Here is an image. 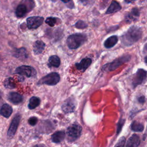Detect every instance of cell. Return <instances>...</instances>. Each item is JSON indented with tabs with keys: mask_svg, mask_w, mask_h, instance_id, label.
Returning a JSON list of instances; mask_svg holds the SVG:
<instances>
[{
	"mask_svg": "<svg viewBox=\"0 0 147 147\" xmlns=\"http://www.w3.org/2000/svg\"><path fill=\"white\" fill-rule=\"evenodd\" d=\"M142 34L141 28L137 26H132L121 36V42L126 47H130L141 38Z\"/></svg>",
	"mask_w": 147,
	"mask_h": 147,
	"instance_id": "6da1fadb",
	"label": "cell"
},
{
	"mask_svg": "<svg viewBox=\"0 0 147 147\" xmlns=\"http://www.w3.org/2000/svg\"><path fill=\"white\" fill-rule=\"evenodd\" d=\"M87 40V36L83 33H75L69 36L67 39L68 47L71 49H76L83 45Z\"/></svg>",
	"mask_w": 147,
	"mask_h": 147,
	"instance_id": "7a4b0ae2",
	"label": "cell"
},
{
	"mask_svg": "<svg viewBox=\"0 0 147 147\" xmlns=\"http://www.w3.org/2000/svg\"><path fill=\"white\" fill-rule=\"evenodd\" d=\"M131 59V56L129 55H125L122 56H121L117 59H116L113 61L106 64L104 65L102 68L103 71H112L117 68H118L119 66L124 64L125 63L128 62L130 61Z\"/></svg>",
	"mask_w": 147,
	"mask_h": 147,
	"instance_id": "3957f363",
	"label": "cell"
},
{
	"mask_svg": "<svg viewBox=\"0 0 147 147\" xmlns=\"http://www.w3.org/2000/svg\"><path fill=\"white\" fill-rule=\"evenodd\" d=\"M60 79V75L57 72L49 73L39 80L38 85L47 84L49 86H54L57 84Z\"/></svg>",
	"mask_w": 147,
	"mask_h": 147,
	"instance_id": "277c9868",
	"label": "cell"
},
{
	"mask_svg": "<svg viewBox=\"0 0 147 147\" xmlns=\"http://www.w3.org/2000/svg\"><path fill=\"white\" fill-rule=\"evenodd\" d=\"M15 73L21 76H25L28 78L36 76L37 72L36 69L32 66L23 65L16 69Z\"/></svg>",
	"mask_w": 147,
	"mask_h": 147,
	"instance_id": "5b68a950",
	"label": "cell"
},
{
	"mask_svg": "<svg viewBox=\"0 0 147 147\" xmlns=\"http://www.w3.org/2000/svg\"><path fill=\"white\" fill-rule=\"evenodd\" d=\"M44 21V18L40 16L29 17L26 19L27 26L30 29L38 28Z\"/></svg>",
	"mask_w": 147,
	"mask_h": 147,
	"instance_id": "8992f818",
	"label": "cell"
},
{
	"mask_svg": "<svg viewBox=\"0 0 147 147\" xmlns=\"http://www.w3.org/2000/svg\"><path fill=\"white\" fill-rule=\"evenodd\" d=\"M20 119L21 115L20 114H17L12 119L7 134V136L9 138H12L15 135L20 121Z\"/></svg>",
	"mask_w": 147,
	"mask_h": 147,
	"instance_id": "52a82bcc",
	"label": "cell"
},
{
	"mask_svg": "<svg viewBox=\"0 0 147 147\" xmlns=\"http://www.w3.org/2000/svg\"><path fill=\"white\" fill-rule=\"evenodd\" d=\"M81 132L82 127L79 125L74 124L68 128L67 134L69 138L72 140H74L80 136Z\"/></svg>",
	"mask_w": 147,
	"mask_h": 147,
	"instance_id": "ba28073f",
	"label": "cell"
},
{
	"mask_svg": "<svg viewBox=\"0 0 147 147\" xmlns=\"http://www.w3.org/2000/svg\"><path fill=\"white\" fill-rule=\"evenodd\" d=\"M146 78V71L142 68L138 69L135 74L133 79V86L135 87L141 84Z\"/></svg>",
	"mask_w": 147,
	"mask_h": 147,
	"instance_id": "9c48e42d",
	"label": "cell"
},
{
	"mask_svg": "<svg viewBox=\"0 0 147 147\" xmlns=\"http://www.w3.org/2000/svg\"><path fill=\"white\" fill-rule=\"evenodd\" d=\"M140 16V11L138 9L134 7L131 10V11L127 14L125 16V21L127 23H131L133 21L137 20Z\"/></svg>",
	"mask_w": 147,
	"mask_h": 147,
	"instance_id": "30bf717a",
	"label": "cell"
},
{
	"mask_svg": "<svg viewBox=\"0 0 147 147\" xmlns=\"http://www.w3.org/2000/svg\"><path fill=\"white\" fill-rule=\"evenodd\" d=\"M91 63L92 60L90 58L86 57L81 60V61L79 63H76L75 66L78 70L82 71V72H84L91 65Z\"/></svg>",
	"mask_w": 147,
	"mask_h": 147,
	"instance_id": "8fae6325",
	"label": "cell"
},
{
	"mask_svg": "<svg viewBox=\"0 0 147 147\" xmlns=\"http://www.w3.org/2000/svg\"><path fill=\"white\" fill-rule=\"evenodd\" d=\"M45 44L40 40H37L34 42L33 45V51L34 55H40L44 50Z\"/></svg>",
	"mask_w": 147,
	"mask_h": 147,
	"instance_id": "7c38bea8",
	"label": "cell"
},
{
	"mask_svg": "<svg viewBox=\"0 0 147 147\" xmlns=\"http://www.w3.org/2000/svg\"><path fill=\"white\" fill-rule=\"evenodd\" d=\"M7 98L10 102L15 105L21 103L23 99L21 95L16 92H10L8 95Z\"/></svg>",
	"mask_w": 147,
	"mask_h": 147,
	"instance_id": "4fadbf2b",
	"label": "cell"
},
{
	"mask_svg": "<svg viewBox=\"0 0 147 147\" xmlns=\"http://www.w3.org/2000/svg\"><path fill=\"white\" fill-rule=\"evenodd\" d=\"M12 107L8 104H3L0 110V114L5 118H9L12 114Z\"/></svg>",
	"mask_w": 147,
	"mask_h": 147,
	"instance_id": "5bb4252c",
	"label": "cell"
},
{
	"mask_svg": "<svg viewBox=\"0 0 147 147\" xmlns=\"http://www.w3.org/2000/svg\"><path fill=\"white\" fill-rule=\"evenodd\" d=\"M140 142L139 137L137 134L132 135L128 140L126 147H137Z\"/></svg>",
	"mask_w": 147,
	"mask_h": 147,
	"instance_id": "9a60e30c",
	"label": "cell"
},
{
	"mask_svg": "<svg viewBox=\"0 0 147 147\" xmlns=\"http://www.w3.org/2000/svg\"><path fill=\"white\" fill-rule=\"evenodd\" d=\"M121 9V6L120 4L116 1H113L108 7L106 14H111L114 13L115 12H117L119 11Z\"/></svg>",
	"mask_w": 147,
	"mask_h": 147,
	"instance_id": "2e32d148",
	"label": "cell"
},
{
	"mask_svg": "<svg viewBox=\"0 0 147 147\" xmlns=\"http://www.w3.org/2000/svg\"><path fill=\"white\" fill-rule=\"evenodd\" d=\"M118 38L117 36H111L108 37L104 42V47L106 48H111L113 47L118 42Z\"/></svg>",
	"mask_w": 147,
	"mask_h": 147,
	"instance_id": "e0dca14e",
	"label": "cell"
},
{
	"mask_svg": "<svg viewBox=\"0 0 147 147\" xmlns=\"http://www.w3.org/2000/svg\"><path fill=\"white\" fill-rule=\"evenodd\" d=\"M13 56L20 60H24L28 57L26 50L25 48H20L15 50Z\"/></svg>",
	"mask_w": 147,
	"mask_h": 147,
	"instance_id": "ac0fdd59",
	"label": "cell"
},
{
	"mask_svg": "<svg viewBox=\"0 0 147 147\" xmlns=\"http://www.w3.org/2000/svg\"><path fill=\"white\" fill-rule=\"evenodd\" d=\"M28 10L26 6L23 3H20L18 5L16 10V15L18 18H21L24 17L27 13Z\"/></svg>",
	"mask_w": 147,
	"mask_h": 147,
	"instance_id": "d6986e66",
	"label": "cell"
},
{
	"mask_svg": "<svg viewBox=\"0 0 147 147\" xmlns=\"http://www.w3.org/2000/svg\"><path fill=\"white\" fill-rule=\"evenodd\" d=\"M65 137V133L63 131H58L52 135L51 139L53 142L58 143L62 141Z\"/></svg>",
	"mask_w": 147,
	"mask_h": 147,
	"instance_id": "ffe728a7",
	"label": "cell"
},
{
	"mask_svg": "<svg viewBox=\"0 0 147 147\" xmlns=\"http://www.w3.org/2000/svg\"><path fill=\"white\" fill-rule=\"evenodd\" d=\"M49 64L51 66H53L54 67L57 68L60 65V59L56 55H53L49 57L48 59Z\"/></svg>",
	"mask_w": 147,
	"mask_h": 147,
	"instance_id": "44dd1931",
	"label": "cell"
},
{
	"mask_svg": "<svg viewBox=\"0 0 147 147\" xmlns=\"http://www.w3.org/2000/svg\"><path fill=\"white\" fill-rule=\"evenodd\" d=\"M40 103V99L39 98L36 96H32L29 102L28 108L29 109H34L37 107Z\"/></svg>",
	"mask_w": 147,
	"mask_h": 147,
	"instance_id": "7402d4cb",
	"label": "cell"
},
{
	"mask_svg": "<svg viewBox=\"0 0 147 147\" xmlns=\"http://www.w3.org/2000/svg\"><path fill=\"white\" fill-rule=\"evenodd\" d=\"M62 108L64 111L65 113H68L73 111L75 108V105L72 100H69L68 101H66L65 103L63 104Z\"/></svg>",
	"mask_w": 147,
	"mask_h": 147,
	"instance_id": "603a6c76",
	"label": "cell"
},
{
	"mask_svg": "<svg viewBox=\"0 0 147 147\" xmlns=\"http://www.w3.org/2000/svg\"><path fill=\"white\" fill-rule=\"evenodd\" d=\"M131 130L134 131L140 132L143 130L144 126L142 123L138 122L137 121H133L131 125Z\"/></svg>",
	"mask_w": 147,
	"mask_h": 147,
	"instance_id": "cb8c5ba5",
	"label": "cell"
},
{
	"mask_svg": "<svg viewBox=\"0 0 147 147\" xmlns=\"http://www.w3.org/2000/svg\"><path fill=\"white\" fill-rule=\"evenodd\" d=\"M3 86L9 89H13L16 87V84L14 82V80L13 78H7L5 79V80L3 82Z\"/></svg>",
	"mask_w": 147,
	"mask_h": 147,
	"instance_id": "d4e9b609",
	"label": "cell"
},
{
	"mask_svg": "<svg viewBox=\"0 0 147 147\" xmlns=\"http://www.w3.org/2000/svg\"><path fill=\"white\" fill-rule=\"evenodd\" d=\"M22 3L24 4L27 7L28 11L31 10L34 6V2L33 0H22Z\"/></svg>",
	"mask_w": 147,
	"mask_h": 147,
	"instance_id": "484cf974",
	"label": "cell"
},
{
	"mask_svg": "<svg viewBox=\"0 0 147 147\" xmlns=\"http://www.w3.org/2000/svg\"><path fill=\"white\" fill-rule=\"evenodd\" d=\"M45 23L47 24H48L49 26H53L57 22V18H55V17H48L45 21Z\"/></svg>",
	"mask_w": 147,
	"mask_h": 147,
	"instance_id": "4316f807",
	"label": "cell"
},
{
	"mask_svg": "<svg viewBox=\"0 0 147 147\" xmlns=\"http://www.w3.org/2000/svg\"><path fill=\"white\" fill-rule=\"evenodd\" d=\"M75 26L78 29H84L87 27V25L84 21L79 20L75 24Z\"/></svg>",
	"mask_w": 147,
	"mask_h": 147,
	"instance_id": "83f0119b",
	"label": "cell"
},
{
	"mask_svg": "<svg viewBox=\"0 0 147 147\" xmlns=\"http://www.w3.org/2000/svg\"><path fill=\"white\" fill-rule=\"evenodd\" d=\"M37 122V118L35 117H32L28 119V123L31 126H34Z\"/></svg>",
	"mask_w": 147,
	"mask_h": 147,
	"instance_id": "f1b7e54d",
	"label": "cell"
},
{
	"mask_svg": "<svg viewBox=\"0 0 147 147\" xmlns=\"http://www.w3.org/2000/svg\"><path fill=\"white\" fill-rule=\"evenodd\" d=\"M125 142V138L124 137H122L118 141V142L117 144L115 147H124Z\"/></svg>",
	"mask_w": 147,
	"mask_h": 147,
	"instance_id": "f546056e",
	"label": "cell"
},
{
	"mask_svg": "<svg viewBox=\"0 0 147 147\" xmlns=\"http://www.w3.org/2000/svg\"><path fill=\"white\" fill-rule=\"evenodd\" d=\"M123 121H120L119 122V126L118 127V133L119 132V131L121 130V128H122V126L123 125Z\"/></svg>",
	"mask_w": 147,
	"mask_h": 147,
	"instance_id": "4dcf8cb0",
	"label": "cell"
},
{
	"mask_svg": "<svg viewBox=\"0 0 147 147\" xmlns=\"http://www.w3.org/2000/svg\"><path fill=\"white\" fill-rule=\"evenodd\" d=\"M138 101L139 102L143 103L145 102V97L144 96H141L138 98Z\"/></svg>",
	"mask_w": 147,
	"mask_h": 147,
	"instance_id": "1f68e13d",
	"label": "cell"
},
{
	"mask_svg": "<svg viewBox=\"0 0 147 147\" xmlns=\"http://www.w3.org/2000/svg\"><path fill=\"white\" fill-rule=\"evenodd\" d=\"M136 0H125V2L126 3H130L134 1H135Z\"/></svg>",
	"mask_w": 147,
	"mask_h": 147,
	"instance_id": "d6a6232c",
	"label": "cell"
},
{
	"mask_svg": "<svg viewBox=\"0 0 147 147\" xmlns=\"http://www.w3.org/2000/svg\"><path fill=\"white\" fill-rule=\"evenodd\" d=\"M62 2H63L64 3H68L71 0H61Z\"/></svg>",
	"mask_w": 147,
	"mask_h": 147,
	"instance_id": "836d02e7",
	"label": "cell"
},
{
	"mask_svg": "<svg viewBox=\"0 0 147 147\" xmlns=\"http://www.w3.org/2000/svg\"><path fill=\"white\" fill-rule=\"evenodd\" d=\"M2 92L1 91V90H0V99L2 98Z\"/></svg>",
	"mask_w": 147,
	"mask_h": 147,
	"instance_id": "e575fe53",
	"label": "cell"
},
{
	"mask_svg": "<svg viewBox=\"0 0 147 147\" xmlns=\"http://www.w3.org/2000/svg\"><path fill=\"white\" fill-rule=\"evenodd\" d=\"M145 63H146V57H145Z\"/></svg>",
	"mask_w": 147,
	"mask_h": 147,
	"instance_id": "d590c367",
	"label": "cell"
},
{
	"mask_svg": "<svg viewBox=\"0 0 147 147\" xmlns=\"http://www.w3.org/2000/svg\"><path fill=\"white\" fill-rule=\"evenodd\" d=\"M34 147H41V146H38V145H36V146H35Z\"/></svg>",
	"mask_w": 147,
	"mask_h": 147,
	"instance_id": "8d00e7d4",
	"label": "cell"
}]
</instances>
